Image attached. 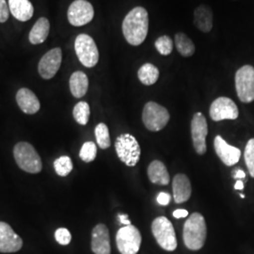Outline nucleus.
Returning <instances> with one entry per match:
<instances>
[{
    "label": "nucleus",
    "instance_id": "obj_25",
    "mask_svg": "<svg viewBox=\"0 0 254 254\" xmlns=\"http://www.w3.org/2000/svg\"><path fill=\"white\" fill-rule=\"evenodd\" d=\"M137 76L139 81L146 86H151L155 84L158 78H159V70L154 64H143L138 72Z\"/></svg>",
    "mask_w": 254,
    "mask_h": 254
},
{
    "label": "nucleus",
    "instance_id": "obj_17",
    "mask_svg": "<svg viewBox=\"0 0 254 254\" xmlns=\"http://www.w3.org/2000/svg\"><path fill=\"white\" fill-rule=\"evenodd\" d=\"M16 102L20 109L28 115L36 114L41 109V104L36 94L27 88H22L17 91Z\"/></svg>",
    "mask_w": 254,
    "mask_h": 254
},
{
    "label": "nucleus",
    "instance_id": "obj_29",
    "mask_svg": "<svg viewBox=\"0 0 254 254\" xmlns=\"http://www.w3.org/2000/svg\"><path fill=\"white\" fill-rule=\"evenodd\" d=\"M97 155V147L96 144L92 141L85 142L82 145L80 152H79V157L86 163L92 162Z\"/></svg>",
    "mask_w": 254,
    "mask_h": 254
},
{
    "label": "nucleus",
    "instance_id": "obj_12",
    "mask_svg": "<svg viewBox=\"0 0 254 254\" xmlns=\"http://www.w3.org/2000/svg\"><path fill=\"white\" fill-rule=\"evenodd\" d=\"M209 114L214 122H220L223 120H236L239 116V111L232 99L218 97L211 104Z\"/></svg>",
    "mask_w": 254,
    "mask_h": 254
},
{
    "label": "nucleus",
    "instance_id": "obj_14",
    "mask_svg": "<svg viewBox=\"0 0 254 254\" xmlns=\"http://www.w3.org/2000/svg\"><path fill=\"white\" fill-rule=\"evenodd\" d=\"M23 247V240L14 233L8 223L0 221V253L13 254L17 253Z\"/></svg>",
    "mask_w": 254,
    "mask_h": 254
},
{
    "label": "nucleus",
    "instance_id": "obj_30",
    "mask_svg": "<svg viewBox=\"0 0 254 254\" xmlns=\"http://www.w3.org/2000/svg\"><path fill=\"white\" fill-rule=\"evenodd\" d=\"M154 46L156 50L159 52V54L162 56H169L172 54L173 50V39L168 35L159 37L155 41Z\"/></svg>",
    "mask_w": 254,
    "mask_h": 254
},
{
    "label": "nucleus",
    "instance_id": "obj_27",
    "mask_svg": "<svg viewBox=\"0 0 254 254\" xmlns=\"http://www.w3.org/2000/svg\"><path fill=\"white\" fill-rule=\"evenodd\" d=\"M95 137L97 144L99 145L101 149L105 150L108 149L111 145V140H110V136H109V127L104 123H101L97 125L95 127Z\"/></svg>",
    "mask_w": 254,
    "mask_h": 254
},
{
    "label": "nucleus",
    "instance_id": "obj_7",
    "mask_svg": "<svg viewBox=\"0 0 254 254\" xmlns=\"http://www.w3.org/2000/svg\"><path fill=\"white\" fill-rule=\"evenodd\" d=\"M74 50L76 56L87 68H92L99 61V51L94 40L88 34H80L74 42Z\"/></svg>",
    "mask_w": 254,
    "mask_h": 254
},
{
    "label": "nucleus",
    "instance_id": "obj_21",
    "mask_svg": "<svg viewBox=\"0 0 254 254\" xmlns=\"http://www.w3.org/2000/svg\"><path fill=\"white\" fill-rule=\"evenodd\" d=\"M148 177L153 184L159 186H167L171 179L166 166L159 160H154L149 165Z\"/></svg>",
    "mask_w": 254,
    "mask_h": 254
},
{
    "label": "nucleus",
    "instance_id": "obj_37",
    "mask_svg": "<svg viewBox=\"0 0 254 254\" xmlns=\"http://www.w3.org/2000/svg\"><path fill=\"white\" fill-rule=\"evenodd\" d=\"M246 174L242 170H237L235 174V178L236 179H242V178H245Z\"/></svg>",
    "mask_w": 254,
    "mask_h": 254
},
{
    "label": "nucleus",
    "instance_id": "obj_5",
    "mask_svg": "<svg viewBox=\"0 0 254 254\" xmlns=\"http://www.w3.org/2000/svg\"><path fill=\"white\" fill-rule=\"evenodd\" d=\"M152 232L157 244L167 252L177 248V239L173 223L165 217L156 218L152 223Z\"/></svg>",
    "mask_w": 254,
    "mask_h": 254
},
{
    "label": "nucleus",
    "instance_id": "obj_26",
    "mask_svg": "<svg viewBox=\"0 0 254 254\" xmlns=\"http://www.w3.org/2000/svg\"><path fill=\"white\" fill-rule=\"evenodd\" d=\"M90 115H91V109L87 102L81 101L74 106L73 110V118L79 125L86 126L89 122Z\"/></svg>",
    "mask_w": 254,
    "mask_h": 254
},
{
    "label": "nucleus",
    "instance_id": "obj_1",
    "mask_svg": "<svg viewBox=\"0 0 254 254\" xmlns=\"http://www.w3.org/2000/svg\"><path fill=\"white\" fill-rule=\"evenodd\" d=\"M122 27L129 45L140 46L145 41L149 31L148 11L143 7H135L127 13Z\"/></svg>",
    "mask_w": 254,
    "mask_h": 254
},
{
    "label": "nucleus",
    "instance_id": "obj_23",
    "mask_svg": "<svg viewBox=\"0 0 254 254\" xmlns=\"http://www.w3.org/2000/svg\"><path fill=\"white\" fill-rule=\"evenodd\" d=\"M70 91L75 98L83 97L89 89V79L85 73L76 71L70 77Z\"/></svg>",
    "mask_w": 254,
    "mask_h": 254
},
{
    "label": "nucleus",
    "instance_id": "obj_15",
    "mask_svg": "<svg viewBox=\"0 0 254 254\" xmlns=\"http://www.w3.org/2000/svg\"><path fill=\"white\" fill-rule=\"evenodd\" d=\"M91 251L94 254H110V236L105 224H97L91 232Z\"/></svg>",
    "mask_w": 254,
    "mask_h": 254
},
{
    "label": "nucleus",
    "instance_id": "obj_24",
    "mask_svg": "<svg viewBox=\"0 0 254 254\" xmlns=\"http://www.w3.org/2000/svg\"><path fill=\"white\" fill-rule=\"evenodd\" d=\"M174 43H175L177 51L183 57L190 58L191 56H193L196 51V47L193 41L187 34L183 32H178L175 34Z\"/></svg>",
    "mask_w": 254,
    "mask_h": 254
},
{
    "label": "nucleus",
    "instance_id": "obj_19",
    "mask_svg": "<svg viewBox=\"0 0 254 254\" xmlns=\"http://www.w3.org/2000/svg\"><path fill=\"white\" fill-rule=\"evenodd\" d=\"M10 13L21 22H27L34 14V7L29 0H9Z\"/></svg>",
    "mask_w": 254,
    "mask_h": 254
},
{
    "label": "nucleus",
    "instance_id": "obj_18",
    "mask_svg": "<svg viewBox=\"0 0 254 254\" xmlns=\"http://www.w3.org/2000/svg\"><path fill=\"white\" fill-rule=\"evenodd\" d=\"M173 198L176 203H183L190 200L191 196V184L186 174H176L173 182Z\"/></svg>",
    "mask_w": 254,
    "mask_h": 254
},
{
    "label": "nucleus",
    "instance_id": "obj_6",
    "mask_svg": "<svg viewBox=\"0 0 254 254\" xmlns=\"http://www.w3.org/2000/svg\"><path fill=\"white\" fill-rule=\"evenodd\" d=\"M170 121V113L163 106L148 102L142 111V122L146 128L152 132H158L168 125Z\"/></svg>",
    "mask_w": 254,
    "mask_h": 254
},
{
    "label": "nucleus",
    "instance_id": "obj_20",
    "mask_svg": "<svg viewBox=\"0 0 254 254\" xmlns=\"http://www.w3.org/2000/svg\"><path fill=\"white\" fill-rule=\"evenodd\" d=\"M194 25L201 32L208 33L213 28V12L207 5H200L194 10Z\"/></svg>",
    "mask_w": 254,
    "mask_h": 254
},
{
    "label": "nucleus",
    "instance_id": "obj_10",
    "mask_svg": "<svg viewBox=\"0 0 254 254\" xmlns=\"http://www.w3.org/2000/svg\"><path fill=\"white\" fill-rule=\"evenodd\" d=\"M67 17L73 27H82L89 24L94 17V9L87 0H75L70 5Z\"/></svg>",
    "mask_w": 254,
    "mask_h": 254
},
{
    "label": "nucleus",
    "instance_id": "obj_33",
    "mask_svg": "<svg viewBox=\"0 0 254 254\" xmlns=\"http://www.w3.org/2000/svg\"><path fill=\"white\" fill-rule=\"evenodd\" d=\"M9 6L6 0H0V23H5L9 17Z\"/></svg>",
    "mask_w": 254,
    "mask_h": 254
},
{
    "label": "nucleus",
    "instance_id": "obj_8",
    "mask_svg": "<svg viewBox=\"0 0 254 254\" xmlns=\"http://www.w3.org/2000/svg\"><path fill=\"white\" fill-rule=\"evenodd\" d=\"M236 89L237 96L242 103L254 101V67L244 65L236 73Z\"/></svg>",
    "mask_w": 254,
    "mask_h": 254
},
{
    "label": "nucleus",
    "instance_id": "obj_13",
    "mask_svg": "<svg viewBox=\"0 0 254 254\" xmlns=\"http://www.w3.org/2000/svg\"><path fill=\"white\" fill-rule=\"evenodd\" d=\"M63 52L60 47L51 49L43 56L38 64V72L44 79L53 78L61 68Z\"/></svg>",
    "mask_w": 254,
    "mask_h": 254
},
{
    "label": "nucleus",
    "instance_id": "obj_16",
    "mask_svg": "<svg viewBox=\"0 0 254 254\" xmlns=\"http://www.w3.org/2000/svg\"><path fill=\"white\" fill-rule=\"evenodd\" d=\"M214 147L219 159L226 166L231 167L238 163L241 156V151L236 147L228 144L221 136H216Z\"/></svg>",
    "mask_w": 254,
    "mask_h": 254
},
{
    "label": "nucleus",
    "instance_id": "obj_34",
    "mask_svg": "<svg viewBox=\"0 0 254 254\" xmlns=\"http://www.w3.org/2000/svg\"><path fill=\"white\" fill-rule=\"evenodd\" d=\"M172 200V197L169 193H165L161 192L158 194L157 196V202L161 205H168L170 203V201Z\"/></svg>",
    "mask_w": 254,
    "mask_h": 254
},
{
    "label": "nucleus",
    "instance_id": "obj_36",
    "mask_svg": "<svg viewBox=\"0 0 254 254\" xmlns=\"http://www.w3.org/2000/svg\"><path fill=\"white\" fill-rule=\"evenodd\" d=\"M119 219H120V222L124 225H130L131 224V221L129 220L128 216L127 215H123V214H119L118 215Z\"/></svg>",
    "mask_w": 254,
    "mask_h": 254
},
{
    "label": "nucleus",
    "instance_id": "obj_38",
    "mask_svg": "<svg viewBox=\"0 0 254 254\" xmlns=\"http://www.w3.org/2000/svg\"><path fill=\"white\" fill-rule=\"evenodd\" d=\"M235 189L236 190H242L244 189V184L242 181L236 182V186H235Z\"/></svg>",
    "mask_w": 254,
    "mask_h": 254
},
{
    "label": "nucleus",
    "instance_id": "obj_9",
    "mask_svg": "<svg viewBox=\"0 0 254 254\" xmlns=\"http://www.w3.org/2000/svg\"><path fill=\"white\" fill-rule=\"evenodd\" d=\"M116 244L121 254H137L141 245L140 232L132 224L121 228L116 236Z\"/></svg>",
    "mask_w": 254,
    "mask_h": 254
},
{
    "label": "nucleus",
    "instance_id": "obj_28",
    "mask_svg": "<svg viewBox=\"0 0 254 254\" xmlns=\"http://www.w3.org/2000/svg\"><path fill=\"white\" fill-rule=\"evenodd\" d=\"M73 162L67 155L59 157L54 161V169L59 176L65 177L73 171Z\"/></svg>",
    "mask_w": 254,
    "mask_h": 254
},
{
    "label": "nucleus",
    "instance_id": "obj_22",
    "mask_svg": "<svg viewBox=\"0 0 254 254\" xmlns=\"http://www.w3.org/2000/svg\"><path fill=\"white\" fill-rule=\"evenodd\" d=\"M50 31V23L46 17H41L37 20L33 27L29 32V42L31 45H40L45 43Z\"/></svg>",
    "mask_w": 254,
    "mask_h": 254
},
{
    "label": "nucleus",
    "instance_id": "obj_35",
    "mask_svg": "<svg viewBox=\"0 0 254 254\" xmlns=\"http://www.w3.org/2000/svg\"><path fill=\"white\" fill-rule=\"evenodd\" d=\"M173 215L175 218H187L189 216V212L186 209H177L173 212Z\"/></svg>",
    "mask_w": 254,
    "mask_h": 254
},
{
    "label": "nucleus",
    "instance_id": "obj_11",
    "mask_svg": "<svg viewBox=\"0 0 254 254\" xmlns=\"http://www.w3.org/2000/svg\"><path fill=\"white\" fill-rule=\"evenodd\" d=\"M208 134V126L206 119L201 112L194 114L191 121V136L193 146L198 154L206 153V136Z\"/></svg>",
    "mask_w": 254,
    "mask_h": 254
},
{
    "label": "nucleus",
    "instance_id": "obj_39",
    "mask_svg": "<svg viewBox=\"0 0 254 254\" xmlns=\"http://www.w3.org/2000/svg\"><path fill=\"white\" fill-rule=\"evenodd\" d=\"M240 197H241V198H242V199H244V198H245V196H244V195H243V194H241V195H240Z\"/></svg>",
    "mask_w": 254,
    "mask_h": 254
},
{
    "label": "nucleus",
    "instance_id": "obj_4",
    "mask_svg": "<svg viewBox=\"0 0 254 254\" xmlns=\"http://www.w3.org/2000/svg\"><path fill=\"white\" fill-rule=\"evenodd\" d=\"M115 149L120 160L128 167H134L138 163L141 150L135 136L130 134L119 136L115 142Z\"/></svg>",
    "mask_w": 254,
    "mask_h": 254
},
{
    "label": "nucleus",
    "instance_id": "obj_2",
    "mask_svg": "<svg viewBox=\"0 0 254 254\" xmlns=\"http://www.w3.org/2000/svg\"><path fill=\"white\" fill-rule=\"evenodd\" d=\"M207 228L205 219L200 213H193L184 225V242L191 251L200 250L206 240Z\"/></svg>",
    "mask_w": 254,
    "mask_h": 254
},
{
    "label": "nucleus",
    "instance_id": "obj_31",
    "mask_svg": "<svg viewBox=\"0 0 254 254\" xmlns=\"http://www.w3.org/2000/svg\"><path fill=\"white\" fill-rule=\"evenodd\" d=\"M244 156H245L246 165L249 170V173L251 174V176L254 178V138H252L248 141Z\"/></svg>",
    "mask_w": 254,
    "mask_h": 254
},
{
    "label": "nucleus",
    "instance_id": "obj_32",
    "mask_svg": "<svg viewBox=\"0 0 254 254\" xmlns=\"http://www.w3.org/2000/svg\"><path fill=\"white\" fill-rule=\"evenodd\" d=\"M55 239L59 244L67 246L70 244L72 240V236L69 230H67L66 228H59L55 232Z\"/></svg>",
    "mask_w": 254,
    "mask_h": 254
},
{
    "label": "nucleus",
    "instance_id": "obj_3",
    "mask_svg": "<svg viewBox=\"0 0 254 254\" xmlns=\"http://www.w3.org/2000/svg\"><path fill=\"white\" fill-rule=\"evenodd\" d=\"M13 156L19 168L27 173L37 174L43 170L42 159L36 149L26 141L18 142L13 148Z\"/></svg>",
    "mask_w": 254,
    "mask_h": 254
}]
</instances>
